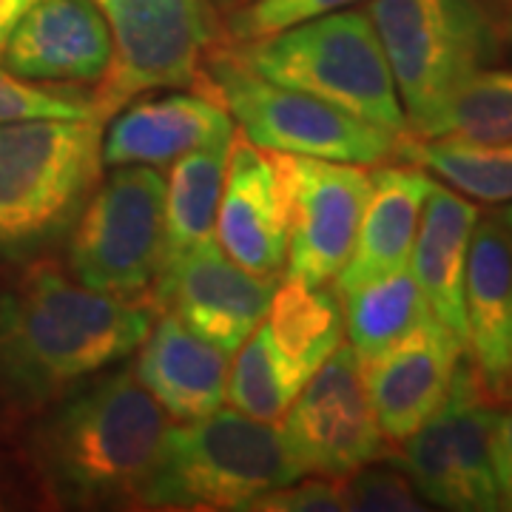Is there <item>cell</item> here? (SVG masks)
<instances>
[{"mask_svg":"<svg viewBox=\"0 0 512 512\" xmlns=\"http://www.w3.org/2000/svg\"><path fill=\"white\" fill-rule=\"evenodd\" d=\"M29 120H94L97 103L94 89L77 83H43L0 69V123H29Z\"/></svg>","mask_w":512,"mask_h":512,"instance_id":"83f0119b","label":"cell"},{"mask_svg":"<svg viewBox=\"0 0 512 512\" xmlns=\"http://www.w3.org/2000/svg\"><path fill=\"white\" fill-rule=\"evenodd\" d=\"M154 319L137 348L134 376L174 421L202 419L220 410L228 384V353L205 342L174 313L163 311Z\"/></svg>","mask_w":512,"mask_h":512,"instance_id":"d6986e66","label":"cell"},{"mask_svg":"<svg viewBox=\"0 0 512 512\" xmlns=\"http://www.w3.org/2000/svg\"><path fill=\"white\" fill-rule=\"evenodd\" d=\"M427 168L416 163L370 171V194L348 262L333 279L336 296L410 268L421 211L433 188Z\"/></svg>","mask_w":512,"mask_h":512,"instance_id":"ac0fdd59","label":"cell"},{"mask_svg":"<svg viewBox=\"0 0 512 512\" xmlns=\"http://www.w3.org/2000/svg\"><path fill=\"white\" fill-rule=\"evenodd\" d=\"M353 3H362V0H248L228 12L225 40L245 43V40L274 35L293 23L339 12Z\"/></svg>","mask_w":512,"mask_h":512,"instance_id":"f1b7e54d","label":"cell"},{"mask_svg":"<svg viewBox=\"0 0 512 512\" xmlns=\"http://www.w3.org/2000/svg\"><path fill=\"white\" fill-rule=\"evenodd\" d=\"M399 160L433 171L476 202H512V143L421 140L404 134Z\"/></svg>","mask_w":512,"mask_h":512,"instance_id":"d4e9b609","label":"cell"},{"mask_svg":"<svg viewBox=\"0 0 512 512\" xmlns=\"http://www.w3.org/2000/svg\"><path fill=\"white\" fill-rule=\"evenodd\" d=\"M265 319L276 353L302 384L345 339L342 299L325 285L285 279V285H276Z\"/></svg>","mask_w":512,"mask_h":512,"instance_id":"7402d4cb","label":"cell"},{"mask_svg":"<svg viewBox=\"0 0 512 512\" xmlns=\"http://www.w3.org/2000/svg\"><path fill=\"white\" fill-rule=\"evenodd\" d=\"M40 3V0H0V57L9 46V37L18 29V23L23 20V15Z\"/></svg>","mask_w":512,"mask_h":512,"instance_id":"d6a6232c","label":"cell"},{"mask_svg":"<svg viewBox=\"0 0 512 512\" xmlns=\"http://www.w3.org/2000/svg\"><path fill=\"white\" fill-rule=\"evenodd\" d=\"M268 154L288 225L285 279L328 285L353 251L370 194V171L359 163Z\"/></svg>","mask_w":512,"mask_h":512,"instance_id":"8fae6325","label":"cell"},{"mask_svg":"<svg viewBox=\"0 0 512 512\" xmlns=\"http://www.w3.org/2000/svg\"><path fill=\"white\" fill-rule=\"evenodd\" d=\"M464 348L487 387L512 367V234L501 214L478 217L464 274Z\"/></svg>","mask_w":512,"mask_h":512,"instance_id":"ffe728a7","label":"cell"},{"mask_svg":"<svg viewBox=\"0 0 512 512\" xmlns=\"http://www.w3.org/2000/svg\"><path fill=\"white\" fill-rule=\"evenodd\" d=\"M421 140L512 143V69H481L413 134Z\"/></svg>","mask_w":512,"mask_h":512,"instance_id":"484cf974","label":"cell"},{"mask_svg":"<svg viewBox=\"0 0 512 512\" xmlns=\"http://www.w3.org/2000/svg\"><path fill=\"white\" fill-rule=\"evenodd\" d=\"M205 94L217 97L234 117L239 134L265 151L359 165H382L399 157L404 134L262 77L225 37L205 63Z\"/></svg>","mask_w":512,"mask_h":512,"instance_id":"52a82bcc","label":"cell"},{"mask_svg":"<svg viewBox=\"0 0 512 512\" xmlns=\"http://www.w3.org/2000/svg\"><path fill=\"white\" fill-rule=\"evenodd\" d=\"M501 214V220H504V225H507V231L512 234V205L510 208H504V211H498Z\"/></svg>","mask_w":512,"mask_h":512,"instance_id":"d590c367","label":"cell"},{"mask_svg":"<svg viewBox=\"0 0 512 512\" xmlns=\"http://www.w3.org/2000/svg\"><path fill=\"white\" fill-rule=\"evenodd\" d=\"M234 117L217 97L165 92L134 97L103 134V165H165L188 151L231 143Z\"/></svg>","mask_w":512,"mask_h":512,"instance_id":"e0dca14e","label":"cell"},{"mask_svg":"<svg viewBox=\"0 0 512 512\" xmlns=\"http://www.w3.org/2000/svg\"><path fill=\"white\" fill-rule=\"evenodd\" d=\"M211 3H214L217 9H222V12H231V9L237 6L239 0H211Z\"/></svg>","mask_w":512,"mask_h":512,"instance_id":"e575fe53","label":"cell"},{"mask_svg":"<svg viewBox=\"0 0 512 512\" xmlns=\"http://www.w3.org/2000/svg\"><path fill=\"white\" fill-rule=\"evenodd\" d=\"M493 390L461 359L439 413L402 441L399 464L424 501L458 512L501 510L493 470Z\"/></svg>","mask_w":512,"mask_h":512,"instance_id":"30bf717a","label":"cell"},{"mask_svg":"<svg viewBox=\"0 0 512 512\" xmlns=\"http://www.w3.org/2000/svg\"><path fill=\"white\" fill-rule=\"evenodd\" d=\"M493 470L501 507L512 510V410L495 413L493 421Z\"/></svg>","mask_w":512,"mask_h":512,"instance_id":"1f68e13d","label":"cell"},{"mask_svg":"<svg viewBox=\"0 0 512 512\" xmlns=\"http://www.w3.org/2000/svg\"><path fill=\"white\" fill-rule=\"evenodd\" d=\"M339 299L345 311L350 348L356 350L359 359L382 353L421 328L427 319H433L430 305L410 268L362 285Z\"/></svg>","mask_w":512,"mask_h":512,"instance_id":"cb8c5ba5","label":"cell"},{"mask_svg":"<svg viewBox=\"0 0 512 512\" xmlns=\"http://www.w3.org/2000/svg\"><path fill=\"white\" fill-rule=\"evenodd\" d=\"M248 512H342V484L339 478L313 476L291 481L248 501Z\"/></svg>","mask_w":512,"mask_h":512,"instance_id":"4dcf8cb0","label":"cell"},{"mask_svg":"<svg viewBox=\"0 0 512 512\" xmlns=\"http://www.w3.org/2000/svg\"><path fill=\"white\" fill-rule=\"evenodd\" d=\"M504 35L512 40V0H510V15H507V23H504Z\"/></svg>","mask_w":512,"mask_h":512,"instance_id":"8d00e7d4","label":"cell"},{"mask_svg":"<svg viewBox=\"0 0 512 512\" xmlns=\"http://www.w3.org/2000/svg\"><path fill=\"white\" fill-rule=\"evenodd\" d=\"M103 123H0V262H29L72 231L100 180Z\"/></svg>","mask_w":512,"mask_h":512,"instance_id":"3957f363","label":"cell"},{"mask_svg":"<svg viewBox=\"0 0 512 512\" xmlns=\"http://www.w3.org/2000/svg\"><path fill=\"white\" fill-rule=\"evenodd\" d=\"M302 476L274 424L214 410L168 427L146 510H245L256 495Z\"/></svg>","mask_w":512,"mask_h":512,"instance_id":"5b68a950","label":"cell"},{"mask_svg":"<svg viewBox=\"0 0 512 512\" xmlns=\"http://www.w3.org/2000/svg\"><path fill=\"white\" fill-rule=\"evenodd\" d=\"M345 510L362 512H413L424 510L419 490L402 470H384L367 464L362 470L339 478Z\"/></svg>","mask_w":512,"mask_h":512,"instance_id":"f546056e","label":"cell"},{"mask_svg":"<svg viewBox=\"0 0 512 512\" xmlns=\"http://www.w3.org/2000/svg\"><path fill=\"white\" fill-rule=\"evenodd\" d=\"M111 29L97 0H40L9 37L3 66L43 83H100L111 66Z\"/></svg>","mask_w":512,"mask_h":512,"instance_id":"2e32d148","label":"cell"},{"mask_svg":"<svg viewBox=\"0 0 512 512\" xmlns=\"http://www.w3.org/2000/svg\"><path fill=\"white\" fill-rule=\"evenodd\" d=\"M231 46L279 86L313 94L393 134H410L382 40L365 9H339Z\"/></svg>","mask_w":512,"mask_h":512,"instance_id":"277c9868","label":"cell"},{"mask_svg":"<svg viewBox=\"0 0 512 512\" xmlns=\"http://www.w3.org/2000/svg\"><path fill=\"white\" fill-rule=\"evenodd\" d=\"M302 387L305 384L276 353L268 328L259 325L237 348V362L228 370L225 399L251 419L279 424Z\"/></svg>","mask_w":512,"mask_h":512,"instance_id":"4316f807","label":"cell"},{"mask_svg":"<svg viewBox=\"0 0 512 512\" xmlns=\"http://www.w3.org/2000/svg\"><path fill=\"white\" fill-rule=\"evenodd\" d=\"M493 396L495 399H501V402L512 404V367L493 384Z\"/></svg>","mask_w":512,"mask_h":512,"instance_id":"836d02e7","label":"cell"},{"mask_svg":"<svg viewBox=\"0 0 512 512\" xmlns=\"http://www.w3.org/2000/svg\"><path fill=\"white\" fill-rule=\"evenodd\" d=\"M111 29V66L94 89L100 123L157 89L205 94V63L225 32L211 0H97Z\"/></svg>","mask_w":512,"mask_h":512,"instance_id":"9c48e42d","label":"cell"},{"mask_svg":"<svg viewBox=\"0 0 512 512\" xmlns=\"http://www.w3.org/2000/svg\"><path fill=\"white\" fill-rule=\"evenodd\" d=\"M276 285L279 279L248 274L222 254L217 242H205L165 262L146 305L154 313H174L197 336L231 356L265 322Z\"/></svg>","mask_w":512,"mask_h":512,"instance_id":"4fadbf2b","label":"cell"},{"mask_svg":"<svg viewBox=\"0 0 512 512\" xmlns=\"http://www.w3.org/2000/svg\"><path fill=\"white\" fill-rule=\"evenodd\" d=\"M279 436L302 476L345 478L387 453V439L367 399L362 362L339 345L296 393Z\"/></svg>","mask_w":512,"mask_h":512,"instance_id":"7c38bea8","label":"cell"},{"mask_svg":"<svg viewBox=\"0 0 512 512\" xmlns=\"http://www.w3.org/2000/svg\"><path fill=\"white\" fill-rule=\"evenodd\" d=\"M168 427L134 370L114 367L40 413L29 456L57 507H143Z\"/></svg>","mask_w":512,"mask_h":512,"instance_id":"7a4b0ae2","label":"cell"},{"mask_svg":"<svg viewBox=\"0 0 512 512\" xmlns=\"http://www.w3.org/2000/svg\"><path fill=\"white\" fill-rule=\"evenodd\" d=\"M365 12L382 40L410 134L467 77L501 57L504 35L484 0H367Z\"/></svg>","mask_w":512,"mask_h":512,"instance_id":"8992f818","label":"cell"},{"mask_svg":"<svg viewBox=\"0 0 512 512\" xmlns=\"http://www.w3.org/2000/svg\"><path fill=\"white\" fill-rule=\"evenodd\" d=\"M239 3H248V0H239ZM239 3H237V6H239Z\"/></svg>","mask_w":512,"mask_h":512,"instance_id":"74e56055","label":"cell"},{"mask_svg":"<svg viewBox=\"0 0 512 512\" xmlns=\"http://www.w3.org/2000/svg\"><path fill=\"white\" fill-rule=\"evenodd\" d=\"M464 353V342L433 316L402 342L359 359L367 399L387 444H402L439 413Z\"/></svg>","mask_w":512,"mask_h":512,"instance_id":"5bb4252c","label":"cell"},{"mask_svg":"<svg viewBox=\"0 0 512 512\" xmlns=\"http://www.w3.org/2000/svg\"><path fill=\"white\" fill-rule=\"evenodd\" d=\"M163 268V174L154 165H117L74 220L69 274L92 291L146 302Z\"/></svg>","mask_w":512,"mask_h":512,"instance_id":"ba28073f","label":"cell"},{"mask_svg":"<svg viewBox=\"0 0 512 512\" xmlns=\"http://www.w3.org/2000/svg\"><path fill=\"white\" fill-rule=\"evenodd\" d=\"M157 313L92 291L57 262L29 265L0 293V413L40 416L72 387L143 345Z\"/></svg>","mask_w":512,"mask_h":512,"instance_id":"6da1fadb","label":"cell"},{"mask_svg":"<svg viewBox=\"0 0 512 512\" xmlns=\"http://www.w3.org/2000/svg\"><path fill=\"white\" fill-rule=\"evenodd\" d=\"M228 146L197 148L171 163L165 183V262L214 242Z\"/></svg>","mask_w":512,"mask_h":512,"instance_id":"603a6c76","label":"cell"},{"mask_svg":"<svg viewBox=\"0 0 512 512\" xmlns=\"http://www.w3.org/2000/svg\"><path fill=\"white\" fill-rule=\"evenodd\" d=\"M214 242L248 274L279 279L288 259V225L274 163L245 134L231 137Z\"/></svg>","mask_w":512,"mask_h":512,"instance_id":"9a60e30c","label":"cell"},{"mask_svg":"<svg viewBox=\"0 0 512 512\" xmlns=\"http://www.w3.org/2000/svg\"><path fill=\"white\" fill-rule=\"evenodd\" d=\"M481 217L470 197L450 185L433 183L410 254V271L419 282L430 313L464 342V274L473 231Z\"/></svg>","mask_w":512,"mask_h":512,"instance_id":"44dd1931","label":"cell"}]
</instances>
